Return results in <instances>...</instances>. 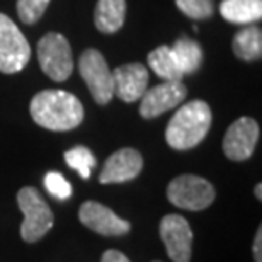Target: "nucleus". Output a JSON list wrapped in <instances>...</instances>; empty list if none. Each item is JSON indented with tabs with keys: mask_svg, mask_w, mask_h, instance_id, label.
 <instances>
[{
	"mask_svg": "<svg viewBox=\"0 0 262 262\" xmlns=\"http://www.w3.org/2000/svg\"><path fill=\"white\" fill-rule=\"evenodd\" d=\"M254 259L255 262H262V228L260 227L254 240Z\"/></svg>",
	"mask_w": 262,
	"mask_h": 262,
	"instance_id": "b1692460",
	"label": "nucleus"
},
{
	"mask_svg": "<svg viewBox=\"0 0 262 262\" xmlns=\"http://www.w3.org/2000/svg\"><path fill=\"white\" fill-rule=\"evenodd\" d=\"M148 65L155 72V75L164 78L165 82H176L184 77L170 46H159L151 51L148 55Z\"/></svg>",
	"mask_w": 262,
	"mask_h": 262,
	"instance_id": "dca6fc26",
	"label": "nucleus"
},
{
	"mask_svg": "<svg viewBox=\"0 0 262 262\" xmlns=\"http://www.w3.org/2000/svg\"><path fill=\"white\" fill-rule=\"evenodd\" d=\"M160 237L164 240L169 257L174 262L191 260L192 232L187 220L181 214H167L159 227Z\"/></svg>",
	"mask_w": 262,
	"mask_h": 262,
	"instance_id": "6e6552de",
	"label": "nucleus"
},
{
	"mask_svg": "<svg viewBox=\"0 0 262 262\" xmlns=\"http://www.w3.org/2000/svg\"><path fill=\"white\" fill-rule=\"evenodd\" d=\"M126 2L124 0H99L94 14V23L101 33L111 34L123 28Z\"/></svg>",
	"mask_w": 262,
	"mask_h": 262,
	"instance_id": "2eb2a0df",
	"label": "nucleus"
},
{
	"mask_svg": "<svg viewBox=\"0 0 262 262\" xmlns=\"http://www.w3.org/2000/svg\"><path fill=\"white\" fill-rule=\"evenodd\" d=\"M141 167H143V159H141L140 151L133 148L118 150L106 160L101 176H99V182L101 184L128 182L140 174Z\"/></svg>",
	"mask_w": 262,
	"mask_h": 262,
	"instance_id": "f8f14e48",
	"label": "nucleus"
},
{
	"mask_svg": "<svg viewBox=\"0 0 262 262\" xmlns=\"http://www.w3.org/2000/svg\"><path fill=\"white\" fill-rule=\"evenodd\" d=\"M220 14L232 24H254L262 17V0H222Z\"/></svg>",
	"mask_w": 262,
	"mask_h": 262,
	"instance_id": "4468645a",
	"label": "nucleus"
},
{
	"mask_svg": "<svg viewBox=\"0 0 262 262\" xmlns=\"http://www.w3.org/2000/svg\"><path fill=\"white\" fill-rule=\"evenodd\" d=\"M17 203L24 214L20 225V237L24 242L34 244L45 237L53 227V213L34 187H23L17 194Z\"/></svg>",
	"mask_w": 262,
	"mask_h": 262,
	"instance_id": "7ed1b4c3",
	"label": "nucleus"
},
{
	"mask_svg": "<svg viewBox=\"0 0 262 262\" xmlns=\"http://www.w3.org/2000/svg\"><path fill=\"white\" fill-rule=\"evenodd\" d=\"M31 48L28 39L5 14H0V72L15 73L28 65Z\"/></svg>",
	"mask_w": 262,
	"mask_h": 262,
	"instance_id": "423d86ee",
	"label": "nucleus"
},
{
	"mask_svg": "<svg viewBox=\"0 0 262 262\" xmlns=\"http://www.w3.org/2000/svg\"><path fill=\"white\" fill-rule=\"evenodd\" d=\"M187 96V89L181 80L176 82H164L150 91H146L141 97L140 114L145 119H154L160 114L167 113L169 109L184 101Z\"/></svg>",
	"mask_w": 262,
	"mask_h": 262,
	"instance_id": "9d476101",
	"label": "nucleus"
},
{
	"mask_svg": "<svg viewBox=\"0 0 262 262\" xmlns=\"http://www.w3.org/2000/svg\"><path fill=\"white\" fill-rule=\"evenodd\" d=\"M65 162L68 167H72L80 174L82 179H89L92 169L96 167V157L85 146H75V148L68 150L65 154Z\"/></svg>",
	"mask_w": 262,
	"mask_h": 262,
	"instance_id": "6ab92c4d",
	"label": "nucleus"
},
{
	"mask_svg": "<svg viewBox=\"0 0 262 262\" xmlns=\"http://www.w3.org/2000/svg\"><path fill=\"white\" fill-rule=\"evenodd\" d=\"M78 70L85 80L94 101L97 104H107L114 96L113 72L107 61L97 50H85L78 61Z\"/></svg>",
	"mask_w": 262,
	"mask_h": 262,
	"instance_id": "0eeeda50",
	"label": "nucleus"
},
{
	"mask_svg": "<svg viewBox=\"0 0 262 262\" xmlns=\"http://www.w3.org/2000/svg\"><path fill=\"white\" fill-rule=\"evenodd\" d=\"M257 140L259 124L252 118H240L225 133L223 154L235 162L247 160L254 154Z\"/></svg>",
	"mask_w": 262,
	"mask_h": 262,
	"instance_id": "1a4fd4ad",
	"label": "nucleus"
},
{
	"mask_svg": "<svg viewBox=\"0 0 262 262\" xmlns=\"http://www.w3.org/2000/svg\"><path fill=\"white\" fill-rule=\"evenodd\" d=\"M45 187L58 201H65L72 196V186L60 172H48L45 177Z\"/></svg>",
	"mask_w": 262,
	"mask_h": 262,
	"instance_id": "4be33fe9",
	"label": "nucleus"
},
{
	"mask_svg": "<svg viewBox=\"0 0 262 262\" xmlns=\"http://www.w3.org/2000/svg\"><path fill=\"white\" fill-rule=\"evenodd\" d=\"M211 109L204 101L184 104L165 129V140L174 150H191L198 146L211 128Z\"/></svg>",
	"mask_w": 262,
	"mask_h": 262,
	"instance_id": "f03ea898",
	"label": "nucleus"
},
{
	"mask_svg": "<svg viewBox=\"0 0 262 262\" xmlns=\"http://www.w3.org/2000/svg\"><path fill=\"white\" fill-rule=\"evenodd\" d=\"M38 61L51 80L63 82L73 72V56L68 41L58 33H48L38 43Z\"/></svg>",
	"mask_w": 262,
	"mask_h": 262,
	"instance_id": "39448f33",
	"label": "nucleus"
},
{
	"mask_svg": "<svg viewBox=\"0 0 262 262\" xmlns=\"http://www.w3.org/2000/svg\"><path fill=\"white\" fill-rule=\"evenodd\" d=\"M255 196H257L259 201L262 199V184H257V186H255Z\"/></svg>",
	"mask_w": 262,
	"mask_h": 262,
	"instance_id": "393cba45",
	"label": "nucleus"
},
{
	"mask_svg": "<svg viewBox=\"0 0 262 262\" xmlns=\"http://www.w3.org/2000/svg\"><path fill=\"white\" fill-rule=\"evenodd\" d=\"M176 4L191 19H208L213 14V0H176Z\"/></svg>",
	"mask_w": 262,
	"mask_h": 262,
	"instance_id": "412c9836",
	"label": "nucleus"
},
{
	"mask_svg": "<svg viewBox=\"0 0 262 262\" xmlns=\"http://www.w3.org/2000/svg\"><path fill=\"white\" fill-rule=\"evenodd\" d=\"M114 96L124 102H135L143 97L148 87V70L141 63L118 67L113 72Z\"/></svg>",
	"mask_w": 262,
	"mask_h": 262,
	"instance_id": "ddd939ff",
	"label": "nucleus"
},
{
	"mask_svg": "<svg viewBox=\"0 0 262 262\" xmlns=\"http://www.w3.org/2000/svg\"><path fill=\"white\" fill-rule=\"evenodd\" d=\"M29 111L39 126L51 131L73 129L83 119L82 102L65 91H43L36 94Z\"/></svg>",
	"mask_w": 262,
	"mask_h": 262,
	"instance_id": "f257e3e1",
	"label": "nucleus"
},
{
	"mask_svg": "<svg viewBox=\"0 0 262 262\" xmlns=\"http://www.w3.org/2000/svg\"><path fill=\"white\" fill-rule=\"evenodd\" d=\"M172 53H174L177 63H179L182 73H194L203 63V50L196 41H192L189 38H179L174 43V46H170Z\"/></svg>",
	"mask_w": 262,
	"mask_h": 262,
	"instance_id": "a211bd4d",
	"label": "nucleus"
},
{
	"mask_svg": "<svg viewBox=\"0 0 262 262\" xmlns=\"http://www.w3.org/2000/svg\"><path fill=\"white\" fill-rule=\"evenodd\" d=\"M101 262H131V260L123 252H119V250H106L102 254Z\"/></svg>",
	"mask_w": 262,
	"mask_h": 262,
	"instance_id": "5701e85b",
	"label": "nucleus"
},
{
	"mask_svg": "<svg viewBox=\"0 0 262 262\" xmlns=\"http://www.w3.org/2000/svg\"><path fill=\"white\" fill-rule=\"evenodd\" d=\"M167 198L174 206L189 211L206 209L214 201L216 192L206 179L199 176L184 174L176 177L167 187Z\"/></svg>",
	"mask_w": 262,
	"mask_h": 262,
	"instance_id": "20e7f679",
	"label": "nucleus"
},
{
	"mask_svg": "<svg viewBox=\"0 0 262 262\" xmlns=\"http://www.w3.org/2000/svg\"><path fill=\"white\" fill-rule=\"evenodd\" d=\"M154 262H160V260H154Z\"/></svg>",
	"mask_w": 262,
	"mask_h": 262,
	"instance_id": "a878e982",
	"label": "nucleus"
},
{
	"mask_svg": "<svg viewBox=\"0 0 262 262\" xmlns=\"http://www.w3.org/2000/svg\"><path fill=\"white\" fill-rule=\"evenodd\" d=\"M233 51L240 60H259L262 55V31L255 26H249L238 31L233 38Z\"/></svg>",
	"mask_w": 262,
	"mask_h": 262,
	"instance_id": "f3484780",
	"label": "nucleus"
},
{
	"mask_svg": "<svg viewBox=\"0 0 262 262\" xmlns=\"http://www.w3.org/2000/svg\"><path fill=\"white\" fill-rule=\"evenodd\" d=\"M48 5L50 0H17V15L24 24H34Z\"/></svg>",
	"mask_w": 262,
	"mask_h": 262,
	"instance_id": "aec40b11",
	"label": "nucleus"
},
{
	"mask_svg": "<svg viewBox=\"0 0 262 262\" xmlns=\"http://www.w3.org/2000/svg\"><path fill=\"white\" fill-rule=\"evenodd\" d=\"M78 218L87 228L101 235H124L131 230L126 220L119 218L113 209L96 201H85L80 206Z\"/></svg>",
	"mask_w": 262,
	"mask_h": 262,
	"instance_id": "9b49d317",
	"label": "nucleus"
}]
</instances>
